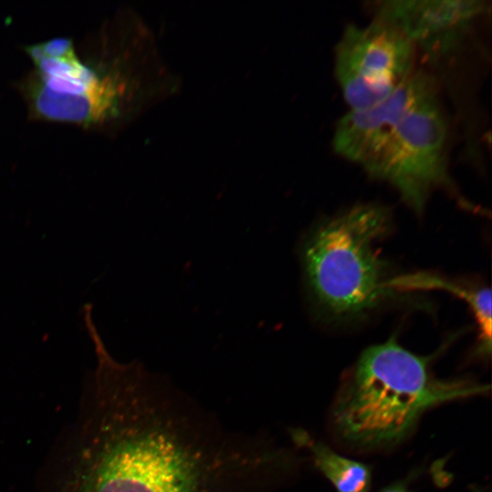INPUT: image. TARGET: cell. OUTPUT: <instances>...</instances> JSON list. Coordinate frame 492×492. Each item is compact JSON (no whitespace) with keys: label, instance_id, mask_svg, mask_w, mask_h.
Segmentation results:
<instances>
[{"label":"cell","instance_id":"cell-1","mask_svg":"<svg viewBox=\"0 0 492 492\" xmlns=\"http://www.w3.org/2000/svg\"><path fill=\"white\" fill-rule=\"evenodd\" d=\"M97 345L51 492H273L298 472L295 451L265 433L230 430L164 375Z\"/></svg>","mask_w":492,"mask_h":492},{"label":"cell","instance_id":"cell-2","mask_svg":"<svg viewBox=\"0 0 492 492\" xmlns=\"http://www.w3.org/2000/svg\"><path fill=\"white\" fill-rule=\"evenodd\" d=\"M25 51L31 68L15 87L34 121L115 136L181 89L153 31L128 7L79 41L55 36Z\"/></svg>","mask_w":492,"mask_h":492},{"label":"cell","instance_id":"cell-3","mask_svg":"<svg viewBox=\"0 0 492 492\" xmlns=\"http://www.w3.org/2000/svg\"><path fill=\"white\" fill-rule=\"evenodd\" d=\"M489 387L468 379H440L428 358L391 338L364 350L342 379L332 402L334 439L355 453L392 449L442 405L486 395Z\"/></svg>","mask_w":492,"mask_h":492},{"label":"cell","instance_id":"cell-4","mask_svg":"<svg viewBox=\"0 0 492 492\" xmlns=\"http://www.w3.org/2000/svg\"><path fill=\"white\" fill-rule=\"evenodd\" d=\"M389 211L361 204L323 222L304 241L302 262L317 305L336 317L374 308L391 290L376 243L389 231Z\"/></svg>","mask_w":492,"mask_h":492},{"label":"cell","instance_id":"cell-5","mask_svg":"<svg viewBox=\"0 0 492 492\" xmlns=\"http://www.w3.org/2000/svg\"><path fill=\"white\" fill-rule=\"evenodd\" d=\"M447 123L436 88L418 100L363 169L389 183L415 211H423L432 191L449 182Z\"/></svg>","mask_w":492,"mask_h":492},{"label":"cell","instance_id":"cell-6","mask_svg":"<svg viewBox=\"0 0 492 492\" xmlns=\"http://www.w3.org/2000/svg\"><path fill=\"white\" fill-rule=\"evenodd\" d=\"M415 49L394 26L374 19L348 26L334 51V74L349 109L374 106L414 75Z\"/></svg>","mask_w":492,"mask_h":492},{"label":"cell","instance_id":"cell-7","mask_svg":"<svg viewBox=\"0 0 492 492\" xmlns=\"http://www.w3.org/2000/svg\"><path fill=\"white\" fill-rule=\"evenodd\" d=\"M487 8L481 0H384L373 11L436 61L456 50Z\"/></svg>","mask_w":492,"mask_h":492},{"label":"cell","instance_id":"cell-8","mask_svg":"<svg viewBox=\"0 0 492 492\" xmlns=\"http://www.w3.org/2000/svg\"><path fill=\"white\" fill-rule=\"evenodd\" d=\"M436 88L432 77L415 71L397 91L362 109H349L338 121L333 136L334 151L364 168L379 152L408 110Z\"/></svg>","mask_w":492,"mask_h":492},{"label":"cell","instance_id":"cell-9","mask_svg":"<svg viewBox=\"0 0 492 492\" xmlns=\"http://www.w3.org/2000/svg\"><path fill=\"white\" fill-rule=\"evenodd\" d=\"M290 435L297 447L309 452L313 466L337 492H370L372 470L368 465L333 450L303 429H292Z\"/></svg>","mask_w":492,"mask_h":492},{"label":"cell","instance_id":"cell-10","mask_svg":"<svg viewBox=\"0 0 492 492\" xmlns=\"http://www.w3.org/2000/svg\"><path fill=\"white\" fill-rule=\"evenodd\" d=\"M391 286L398 288H438L452 292L463 298L472 308L478 322L483 349L490 352L491 342V293L486 288H473L455 284L437 277L415 275L391 280Z\"/></svg>","mask_w":492,"mask_h":492},{"label":"cell","instance_id":"cell-11","mask_svg":"<svg viewBox=\"0 0 492 492\" xmlns=\"http://www.w3.org/2000/svg\"><path fill=\"white\" fill-rule=\"evenodd\" d=\"M379 492H411V491L406 487V485L402 481V482L393 483L382 488Z\"/></svg>","mask_w":492,"mask_h":492}]
</instances>
